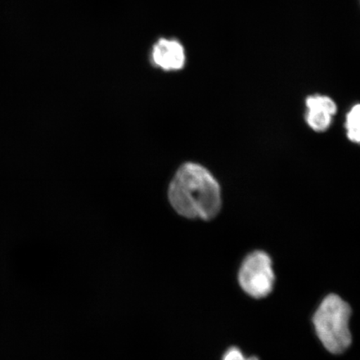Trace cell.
<instances>
[{
  "instance_id": "cell-4",
  "label": "cell",
  "mask_w": 360,
  "mask_h": 360,
  "mask_svg": "<svg viewBox=\"0 0 360 360\" xmlns=\"http://www.w3.org/2000/svg\"><path fill=\"white\" fill-rule=\"evenodd\" d=\"M305 105V120L309 127L318 133L326 131L338 110L335 102L330 97L314 94L306 98Z\"/></svg>"
},
{
  "instance_id": "cell-1",
  "label": "cell",
  "mask_w": 360,
  "mask_h": 360,
  "mask_svg": "<svg viewBox=\"0 0 360 360\" xmlns=\"http://www.w3.org/2000/svg\"><path fill=\"white\" fill-rule=\"evenodd\" d=\"M171 206L186 219L209 221L222 206L219 184L204 166L188 162L180 166L168 191Z\"/></svg>"
},
{
  "instance_id": "cell-7",
  "label": "cell",
  "mask_w": 360,
  "mask_h": 360,
  "mask_svg": "<svg viewBox=\"0 0 360 360\" xmlns=\"http://www.w3.org/2000/svg\"><path fill=\"white\" fill-rule=\"evenodd\" d=\"M222 360H259V359L255 356L246 357L240 349L231 347L224 353Z\"/></svg>"
},
{
  "instance_id": "cell-6",
  "label": "cell",
  "mask_w": 360,
  "mask_h": 360,
  "mask_svg": "<svg viewBox=\"0 0 360 360\" xmlns=\"http://www.w3.org/2000/svg\"><path fill=\"white\" fill-rule=\"evenodd\" d=\"M345 127L349 141L360 145V103L351 108L346 115Z\"/></svg>"
},
{
  "instance_id": "cell-5",
  "label": "cell",
  "mask_w": 360,
  "mask_h": 360,
  "mask_svg": "<svg viewBox=\"0 0 360 360\" xmlns=\"http://www.w3.org/2000/svg\"><path fill=\"white\" fill-rule=\"evenodd\" d=\"M186 60V52L178 40L161 39L153 48V64L165 71L180 70Z\"/></svg>"
},
{
  "instance_id": "cell-3",
  "label": "cell",
  "mask_w": 360,
  "mask_h": 360,
  "mask_svg": "<svg viewBox=\"0 0 360 360\" xmlns=\"http://www.w3.org/2000/svg\"><path fill=\"white\" fill-rule=\"evenodd\" d=\"M238 281L242 290L253 298L262 299L268 296L276 281L272 259L266 252H252L241 264Z\"/></svg>"
},
{
  "instance_id": "cell-2",
  "label": "cell",
  "mask_w": 360,
  "mask_h": 360,
  "mask_svg": "<svg viewBox=\"0 0 360 360\" xmlns=\"http://www.w3.org/2000/svg\"><path fill=\"white\" fill-rule=\"evenodd\" d=\"M350 316V306L339 295H328L319 304L313 323L319 340L328 352L344 353L352 343Z\"/></svg>"
}]
</instances>
